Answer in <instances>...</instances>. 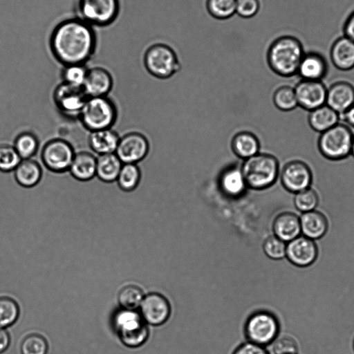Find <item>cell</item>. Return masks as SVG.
<instances>
[{
    "mask_svg": "<svg viewBox=\"0 0 354 354\" xmlns=\"http://www.w3.org/2000/svg\"><path fill=\"white\" fill-rule=\"evenodd\" d=\"M113 324L121 342L127 346L136 348L148 339L149 330L140 314L122 309L115 313Z\"/></svg>",
    "mask_w": 354,
    "mask_h": 354,
    "instance_id": "obj_7",
    "label": "cell"
},
{
    "mask_svg": "<svg viewBox=\"0 0 354 354\" xmlns=\"http://www.w3.org/2000/svg\"><path fill=\"white\" fill-rule=\"evenodd\" d=\"M143 62L146 70L158 79H168L180 70V62L174 49L169 45L158 42L149 46L145 52Z\"/></svg>",
    "mask_w": 354,
    "mask_h": 354,
    "instance_id": "obj_5",
    "label": "cell"
},
{
    "mask_svg": "<svg viewBox=\"0 0 354 354\" xmlns=\"http://www.w3.org/2000/svg\"><path fill=\"white\" fill-rule=\"evenodd\" d=\"M348 127H354V105L339 115V119Z\"/></svg>",
    "mask_w": 354,
    "mask_h": 354,
    "instance_id": "obj_45",
    "label": "cell"
},
{
    "mask_svg": "<svg viewBox=\"0 0 354 354\" xmlns=\"http://www.w3.org/2000/svg\"><path fill=\"white\" fill-rule=\"evenodd\" d=\"M113 84L111 73L105 68L95 66L88 69L82 88L88 97L106 96Z\"/></svg>",
    "mask_w": 354,
    "mask_h": 354,
    "instance_id": "obj_17",
    "label": "cell"
},
{
    "mask_svg": "<svg viewBox=\"0 0 354 354\" xmlns=\"http://www.w3.org/2000/svg\"><path fill=\"white\" fill-rule=\"evenodd\" d=\"M122 164L115 153L99 155L96 159L95 176L104 183L116 181Z\"/></svg>",
    "mask_w": 354,
    "mask_h": 354,
    "instance_id": "obj_29",
    "label": "cell"
},
{
    "mask_svg": "<svg viewBox=\"0 0 354 354\" xmlns=\"http://www.w3.org/2000/svg\"><path fill=\"white\" fill-rule=\"evenodd\" d=\"M353 136L349 127L339 122L320 133L317 140L319 151L329 160H344L351 155Z\"/></svg>",
    "mask_w": 354,
    "mask_h": 354,
    "instance_id": "obj_6",
    "label": "cell"
},
{
    "mask_svg": "<svg viewBox=\"0 0 354 354\" xmlns=\"http://www.w3.org/2000/svg\"><path fill=\"white\" fill-rule=\"evenodd\" d=\"M13 171L16 182L26 188L36 186L43 174L39 163L32 158L22 159Z\"/></svg>",
    "mask_w": 354,
    "mask_h": 354,
    "instance_id": "obj_25",
    "label": "cell"
},
{
    "mask_svg": "<svg viewBox=\"0 0 354 354\" xmlns=\"http://www.w3.org/2000/svg\"><path fill=\"white\" fill-rule=\"evenodd\" d=\"M88 71V68L85 64L64 66L62 71V82L77 87H82Z\"/></svg>",
    "mask_w": 354,
    "mask_h": 354,
    "instance_id": "obj_36",
    "label": "cell"
},
{
    "mask_svg": "<svg viewBox=\"0 0 354 354\" xmlns=\"http://www.w3.org/2000/svg\"><path fill=\"white\" fill-rule=\"evenodd\" d=\"M301 232L304 236L315 240L322 238L327 232L328 221L322 212L313 210L302 213L299 217Z\"/></svg>",
    "mask_w": 354,
    "mask_h": 354,
    "instance_id": "obj_24",
    "label": "cell"
},
{
    "mask_svg": "<svg viewBox=\"0 0 354 354\" xmlns=\"http://www.w3.org/2000/svg\"><path fill=\"white\" fill-rule=\"evenodd\" d=\"M149 143L142 133L130 132L120 137L115 153L123 164H137L148 154Z\"/></svg>",
    "mask_w": 354,
    "mask_h": 354,
    "instance_id": "obj_13",
    "label": "cell"
},
{
    "mask_svg": "<svg viewBox=\"0 0 354 354\" xmlns=\"http://www.w3.org/2000/svg\"><path fill=\"white\" fill-rule=\"evenodd\" d=\"M78 118L91 132L111 129L118 118V109L107 96L88 97Z\"/></svg>",
    "mask_w": 354,
    "mask_h": 354,
    "instance_id": "obj_4",
    "label": "cell"
},
{
    "mask_svg": "<svg viewBox=\"0 0 354 354\" xmlns=\"http://www.w3.org/2000/svg\"><path fill=\"white\" fill-rule=\"evenodd\" d=\"M260 8V0H236V13L244 19L254 17Z\"/></svg>",
    "mask_w": 354,
    "mask_h": 354,
    "instance_id": "obj_42",
    "label": "cell"
},
{
    "mask_svg": "<svg viewBox=\"0 0 354 354\" xmlns=\"http://www.w3.org/2000/svg\"><path fill=\"white\" fill-rule=\"evenodd\" d=\"M20 350L21 354H46L48 343L41 335L31 334L22 341Z\"/></svg>",
    "mask_w": 354,
    "mask_h": 354,
    "instance_id": "obj_38",
    "label": "cell"
},
{
    "mask_svg": "<svg viewBox=\"0 0 354 354\" xmlns=\"http://www.w3.org/2000/svg\"><path fill=\"white\" fill-rule=\"evenodd\" d=\"M326 104L342 114L354 105V86L346 81L333 83L327 88Z\"/></svg>",
    "mask_w": 354,
    "mask_h": 354,
    "instance_id": "obj_18",
    "label": "cell"
},
{
    "mask_svg": "<svg viewBox=\"0 0 354 354\" xmlns=\"http://www.w3.org/2000/svg\"><path fill=\"white\" fill-rule=\"evenodd\" d=\"M231 147L236 156L245 160L259 153L260 142L255 134L243 131L234 136Z\"/></svg>",
    "mask_w": 354,
    "mask_h": 354,
    "instance_id": "obj_28",
    "label": "cell"
},
{
    "mask_svg": "<svg viewBox=\"0 0 354 354\" xmlns=\"http://www.w3.org/2000/svg\"><path fill=\"white\" fill-rule=\"evenodd\" d=\"M274 354H297L298 345L295 339L288 335L277 337L272 342Z\"/></svg>",
    "mask_w": 354,
    "mask_h": 354,
    "instance_id": "obj_41",
    "label": "cell"
},
{
    "mask_svg": "<svg viewBox=\"0 0 354 354\" xmlns=\"http://www.w3.org/2000/svg\"><path fill=\"white\" fill-rule=\"evenodd\" d=\"M141 178V172L137 164H122L116 181L124 192H129L136 189Z\"/></svg>",
    "mask_w": 354,
    "mask_h": 354,
    "instance_id": "obj_30",
    "label": "cell"
},
{
    "mask_svg": "<svg viewBox=\"0 0 354 354\" xmlns=\"http://www.w3.org/2000/svg\"><path fill=\"white\" fill-rule=\"evenodd\" d=\"M96 159L93 153L88 151L75 153L68 171L77 180H91L96 174Z\"/></svg>",
    "mask_w": 354,
    "mask_h": 354,
    "instance_id": "obj_23",
    "label": "cell"
},
{
    "mask_svg": "<svg viewBox=\"0 0 354 354\" xmlns=\"http://www.w3.org/2000/svg\"><path fill=\"white\" fill-rule=\"evenodd\" d=\"M304 53L303 44L298 38L283 35L273 40L268 46L266 61L272 72L288 77L297 73Z\"/></svg>",
    "mask_w": 354,
    "mask_h": 354,
    "instance_id": "obj_2",
    "label": "cell"
},
{
    "mask_svg": "<svg viewBox=\"0 0 354 354\" xmlns=\"http://www.w3.org/2000/svg\"><path fill=\"white\" fill-rule=\"evenodd\" d=\"M80 18L92 26L105 27L111 25L120 13L119 0H79Z\"/></svg>",
    "mask_w": 354,
    "mask_h": 354,
    "instance_id": "obj_8",
    "label": "cell"
},
{
    "mask_svg": "<svg viewBox=\"0 0 354 354\" xmlns=\"http://www.w3.org/2000/svg\"><path fill=\"white\" fill-rule=\"evenodd\" d=\"M351 154L354 157V136H353L352 145H351Z\"/></svg>",
    "mask_w": 354,
    "mask_h": 354,
    "instance_id": "obj_47",
    "label": "cell"
},
{
    "mask_svg": "<svg viewBox=\"0 0 354 354\" xmlns=\"http://www.w3.org/2000/svg\"><path fill=\"white\" fill-rule=\"evenodd\" d=\"M344 35L354 42V10L348 16L343 26Z\"/></svg>",
    "mask_w": 354,
    "mask_h": 354,
    "instance_id": "obj_44",
    "label": "cell"
},
{
    "mask_svg": "<svg viewBox=\"0 0 354 354\" xmlns=\"http://www.w3.org/2000/svg\"><path fill=\"white\" fill-rule=\"evenodd\" d=\"M333 66L343 71L354 68V42L344 35L335 39L330 49Z\"/></svg>",
    "mask_w": 354,
    "mask_h": 354,
    "instance_id": "obj_21",
    "label": "cell"
},
{
    "mask_svg": "<svg viewBox=\"0 0 354 354\" xmlns=\"http://www.w3.org/2000/svg\"><path fill=\"white\" fill-rule=\"evenodd\" d=\"M10 337L8 332L3 328H0V354L5 352L9 347Z\"/></svg>",
    "mask_w": 354,
    "mask_h": 354,
    "instance_id": "obj_46",
    "label": "cell"
},
{
    "mask_svg": "<svg viewBox=\"0 0 354 354\" xmlns=\"http://www.w3.org/2000/svg\"><path fill=\"white\" fill-rule=\"evenodd\" d=\"M49 46L53 57L64 66L86 64L96 50V33L80 17L66 19L54 28Z\"/></svg>",
    "mask_w": 354,
    "mask_h": 354,
    "instance_id": "obj_1",
    "label": "cell"
},
{
    "mask_svg": "<svg viewBox=\"0 0 354 354\" xmlns=\"http://www.w3.org/2000/svg\"><path fill=\"white\" fill-rule=\"evenodd\" d=\"M120 137L112 129L91 131L88 137L90 148L98 155L115 153Z\"/></svg>",
    "mask_w": 354,
    "mask_h": 354,
    "instance_id": "obj_26",
    "label": "cell"
},
{
    "mask_svg": "<svg viewBox=\"0 0 354 354\" xmlns=\"http://www.w3.org/2000/svg\"><path fill=\"white\" fill-rule=\"evenodd\" d=\"M328 63L319 53H305L298 67L297 73L301 80L322 81L328 73Z\"/></svg>",
    "mask_w": 354,
    "mask_h": 354,
    "instance_id": "obj_20",
    "label": "cell"
},
{
    "mask_svg": "<svg viewBox=\"0 0 354 354\" xmlns=\"http://www.w3.org/2000/svg\"><path fill=\"white\" fill-rule=\"evenodd\" d=\"M353 348H354V342H353Z\"/></svg>",
    "mask_w": 354,
    "mask_h": 354,
    "instance_id": "obj_48",
    "label": "cell"
},
{
    "mask_svg": "<svg viewBox=\"0 0 354 354\" xmlns=\"http://www.w3.org/2000/svg\"><path fill=\"white\" fill-rule=\"evenodd\" d=\"M286 257L292 264L306 267L316 260L317 248L313 240L299 236L286 245Z\"/></svg>",
    "mask_w": 354,
    "mask_h": 354,
    "instance_id": "obj_16",
    "label": "cell"
},
{
    "mask_svg": "<svg viewBox=\"0 0 354 354\" xmlns=\"http://www.w3.org/2000/svg\"><path fill=\"white\" fill-rule=\"evenodd\" d=\"M218 185L221 192L232 198L241 197L248 188L241 168L238 166L225 169L220 174Z\"/></svg>",
    "mask_w": 354,
    "mask_h": 354,
    "instance_id": "obj_19",
    "label": "cell"
},
{
    "mask_svg": "<svg viewBox=\"0 0 354 354\" xmlns=\"http://www.w3.org/2000/svg\"><path fill=\"white\" fill-rule=\"evenodd\" d=\"M140 308L143 320L152 326L165 324L171 314L169 301L157 292L149 293L144 297Z\"/></svg>",
    "mask_w": 354,
    "mask_h": 354,
    "instance_id": "obj_15",
    "label": "cell"
},
{
    "mask_svg": "<svg viewBox=\"0 0 354 354\" xmlns=\"http://www.w3.org/2000/svg\"><path fill=\"white\" fill-rule=\"evenodd\" d=\"M279 330L277 319L267 311H258L251 315L245 326V335L250 342L260 346L272 343Z\"/></svg>",
    "mask_w": 354,
    "mask_h": 354,
    "instance_id": "obj_9",
    "label": "cell"
},
{
    "mask_svg": "<svg viewBox=\"0 0 354 354\" xmlns=\"http://www.w3.org/2000/svg\"><path fill=\"white\" fill-rule=\"evenodd\" d=\"M75 152L68 141L55 138L48 141L43 147L41 159L43 165L54 173L68 171Z\"/></svg>",
    "mask_w": 354,
    "mask_h": 354,
    "instance_id": "obj_10",
    "label": "cell"
},
{
    "mask_svg": "<svg viewBox=\"0 0 354 354\" xmlns=\"http://www.w3.org/2000/svg\"><path fill=\"white\" fill-rule=\"evenodd\" d=\"M19 309L17 302L8 297H0V328L6 329L17 319Z\"/></svg>",
    "mask_w": 354,
    "mask_h": 354,
    "instance_id": "obj_35",
    "label": "cell"
},
{
    "mask_svg": "<svg viewBox=\"0 0 354 354\" xmlns=\"http://www.w3.org/2000/svg\"><path fill=\"white\" fill-rule=\"evenodd\" d=\"M339 115L327 104L309 111L308 122L316 132L322 133L339 123Z\"/></svg>",
    "mask_w": 354,
    "mask_h": 354,
    "instance_id": "obj_27",
    "label": "cell"
},
{
    "mask_svg": "<svg viewBox=\"0 0 354 354\" xmlns=\"http://www.w3.org/2000/svg\"><path fill=\"white\" fill-rule=\"evenodd\" d=\"M88 99L82 87L64 82L59 84L53 92V100L59 111L68 118H78Z\"/></svg>",
    "mask_w": 354,
    "mask_h": 354,
    "instance_id": "obj_11",
    "label": "cell"
},
{
    "mask_svg": "<svg viewBox=\"0 0 354 354\" xmlns=\"http://www.w3.org/2000/svg\"><path fill=\"white\" fill-rule=\"evenodd\" d=\"M233 354H268L262 346L246 342L239 346Z\"/></svg>",
    "mask_w": 354,
    "mask_h": 354,
    "instance_id": "obj_43",
    "label": "cell"
},
{
    "mask_svg": "<svg viewBox=\"0 0 354 354\" xmlns=\"http://www.w3.org/2000/svg\"><path fill=\"white\" fill-rule=\"evenodd\" d=\"M144 295L142 290L133 285H129L118 293V302L123 309L135 310L140 306Z\"/></svg>",
    "mask_w": 354,
    "mask_h": 354,
    "instance_id": "obj_34",
    "label": "cell"
},
{
    "mask_svg": "<svg viewBox=\"0 0 354 354\" xmlns=\"http://www.w3.org/2000/svg\"><path fill=\"white\" fill-rule=\"evenodd\" d=\"M22 159L13 146H0V171L8 172L14 171Z\"/></svg>",
    "mask_w": 354,
    "mask_h": 354,
    "instance_id": "obj_39",
    "label": "cell"
},
{
    "mask_svg": "<svg viewBox=\"0 0 354 354\" xmlns=\"http://www.w3.org/2000/svg\"><path fill=\"white\" fill-rule=\"evenodd\" d=\"M282 186L288 192L296 194L310 187L313 174L304 161L294 160L287 162L279 173Z\"/></svg>",
    "mask_w": 354,
    "mask_h": 354,
    "instance_id": "obj_12",
    "label": "cell"
},
{
    "mask_svg": "<svg viewBox=\"0 0 354 354\" xmlns=\"http://www.w3.org/2000/svg\"><path fill=\"white\" fill-rule=\"evenodd\" d=\"M274 236L285 242H289L301 233L299 217L295 213L284 212L274 218L273 223Z\"/></svg>",
    "mask_w": 354,
    "mask_h": 354,
    "instance_id": "obj_22",
    "label": "cell"
},
{
    "mask_svg": "<svg viewBox=\"0 0 354 354\" xmlns=\"http://www.w3.org/2000/svg\"><path fill=\"white\" fill-rule=\"evenodd\" d=\"M298 106L310 111L326 104L327 88L322 81L301 80L294 88Z\"/></svg>",
    "mask_w": 354,
    "mask_h": 354,
    "instance_id": "obj_14",
    "label": "cell"
},
{
    "mask_svg": "<svg viewBox=\"0 0 354 354\" xmlns=\"http://www.w3.org/2000/svg\"><path fill=\"white\" fill-rule=\"evenodd\" d=\"M272 100L274 106L282 111H290L298 106L295 89L290 86L283 85L277 88Z\"/></svg>",
    "mask_w": 354,
    "mask_h": 354,
    "instance_id": "obj_32",
    "label": "cell"
},
{
    "mask_svg": "<svg viewBox=\"0 0 354 354\" xmlns=\"http://www.w3.org/2000/svg\"><path fill=\"white\" fill-rule=\"evenodd\" d=\"M265 254L270 259L279 260L286 257V244L276 236L266 239L263 245Z\"/></svg>",
    "mask_w": 354,
    "mask_h": 354,
    "instance_id": "obj_40",
    "label": "cell"
},
{
    "mask_svg": "<svg viewBox=\"0 0 354 354\" xmlns=\"http://www.w3.org/2000/svg\"><path fill=\"white\" fill-rule=\"evenodd\" d=\"M236 0H206V9L213 18L225 20L236 13Z\"/></svg>",
    "mask_w": 354,
    "mask_h": 354,
    "instance_id": "obj_33",
    "label": "cell"
},
{
    "mask_svg": "<svg viewBox=\"0 0 354 354\" xmlns=\"http://www.w3.org/2000/svg\"><path fill=\"white\" fill-rule=\"evenodd\" d=\"M248 187L263 190L270 187L279 176V163L270 153H259L244 160L241 167Z\"/></svg>",
    "mask_w": 354,
    "mask_h": 354,
    "instance_id": "obj_3",
    "label": "cell"
},
{
    "mask_svg": "<svg viewBox=\"0 0 354 354\" xmlns=\"http://www.w3.org/2000/svg\"><path fill=\"white\" fill-rule=\"evenodd\" d=\"M295 208L302 213L315 210L319 203L317 192L308 187L295 194L293 199Z\"/></svg>",
    "mask_w": 354,
    "mask_h": 354,
    "instance_id": "obj_37",
    "label": "cell"
},
{
    "mask_svg": "<svg viewBox=\"0 0 354 354\" xmlns=\"http://www.w3.org/2000/svg\"><path fill=\"white\" fill-rule=\"evenodd\" d=\"M39 145V140L35 134L24 131L16 137L13 147L21 159H29L36 154Z\"/></svg>",
    "mask_w": 354,
    "mask_h": 354,
    "instance_id": "obj_31",
    "label": "cell"
}]
</instances>
